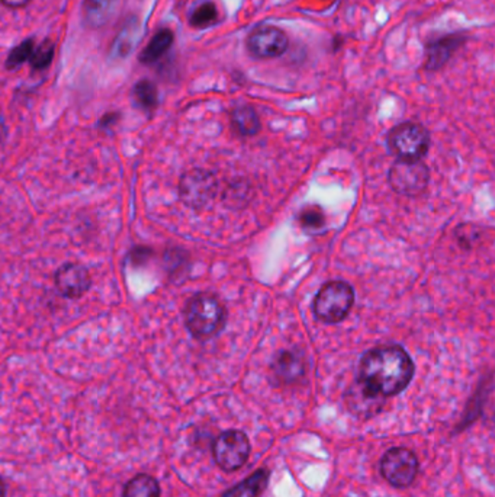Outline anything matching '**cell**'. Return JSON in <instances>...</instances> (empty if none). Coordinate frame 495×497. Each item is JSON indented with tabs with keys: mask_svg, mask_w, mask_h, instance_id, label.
<instances>
[{
	"mask_svg": "<svg viewBox=\"0 0 495 497\" xmlns=\"http://www.w3.org/2000/svg\"><path fill=\"white\" fill-rule=\"evenodd\" d=\"M227 313L221 301L211 294H196L184 306V324L196 339L213 337L226 326Z\"/></svg>",
	"mask_w": 495,
	"mask_h": 497,
	"instance_id": "2",
	"label": "cell"
},
{
	"mask_svg": "<svg viewBox=\"0 0 495 497\" xmlns=\"http://www.w3.org/2000/svg\"><path fill=\"white\" fill-rule=\"evenodd\" d=\"M35 47L36 45H35L34 38H28V40L22 41L21 44H18L8 56L6 67L9 70H15V69H19L25 62H29L34 54Z\"/></svg>",
	"mask_w": 495,
	"mask_h": 497,
	"instance_id": "21",
	"label": "cell"
},
{
	"mask_svg": "<svg viewBox=\"0 0 495 497\" xmlns=\"http://www.w3.org/2000/svg\"><path fill=\"white\" fill-rule=\"evenodd\" d=\"M387 145L398 160H422L430 149V132L422 124L408 121L388 132Z\"/></svg>",
	"mask_w": 495,
	"mask_h": 497,
	"instance_id": "4",
	"label": "cell"
},
{
	"mask_svg": "<svg viewBox=\"0 0 495 497\" xmlns=\"http://www.w3.org/2000/svg\"><path fill=\"white\" fill-rule=\"evenodd\" d=\"M391 188L404 197L423 193L430 182V171L423 160H397L388 172Z\"/></svg>",
	"mask_w": 495,
	"mask_h": 497,
	"instance_id": "5",
	"label": "cell"
},
{
	"mask_svg": "<svg viewBox=\"0 0 495 497\" xmlns=\"http://www.w3.org/2000/svg\"><path fill=\"white\" fill-rule=\"evenodd\" d=\"M231 124L240 136L252 137L256 136L262 128V123L254 108L250 105H241L232 109L231 112Z\"/></svg>",
	"mask_w": 495,
	"mask_h": 497,
	"instance_id": "15",
	"label": "cell"
},
{
	"mask_svg": "<svg viewBox=\"0 0 495 497\" xmlns=\"http://www.w3.org/2000/svg\"><path fill=\"white\" fill-rule=\"evenodd\" d=\"M213 451L218 467L231 472L241 468L249 461L252 445L244 432L227 431L215 439Z\"/></svg>",
	"mask_w": 495,
	"mask_h": 497,
	"instance_id": "6",
	"label": "cell"
},
{
	"mask_svg": "<svg viewBox=\"0 0 495 497\" xmlns=\"http://www.w3.org/2000/svg\"><path fill=\"white\" fill-rule=\"evenodd\" d=\"M418 458L407 448H392L381 459V472L394 487H408L418 474Z\"/></svg>",
	"mask_w": 495,
	"mask_h": 497,
	"instance_id": "7",
	"label": "cell"
},
{
	"mask_svg": "<svg viewBox=\"0 0 495 497\" xmlns=\"http://www.w3.org/2000/svg\"><path fill=\"white\" fill-rule=\"evenodd\" d=\"M267 483L269 471L266 468H260L254 471L250 477H247L241 483L222 493L221 497H257L265 492Z\"/></svg>",
	"mask_w": 495,
	"mask_h": 497,
	"instance_id": "14",
	"label": "cell"
},
{
	"mask_svg": "<svg viewBox=\"0 0 495 497\" xmlns=\"http://www.w3.org/2000/svg\"><path fill=\"white\" fill-rule=\"evenodd\" d=\"M54 54H56L54 44L48 40L43 41L40 45L35 47L34 54L29 60L31 67L35 70H44L49 67L54 60Z\"/></svg>",
	"mask_w": 495,
	"mask_h": 497,
	"instance_id": "23",
	"label": "cell"
},
{
	"mask_svg": "<svg viewBox=\"0 0 495 497\" xmlns=\"http://www.w3.org/2000/svg\"><path fill=\"white\" fill-rule=\"evenodd\" d=\"M300 224L308 232H318L326 226V214L318 205H308L300 213Z\"/></svg>",
	"mask_w": 495,
	"mask_h": 497,
	"instance_id": "22",
	"label": "cell"
},
{
	"mask_svg": "<svg viewBox=\"0 0 495 497\" xmlns=\"http://www.w3.org/2000/svg\"><path fill=\"white\" fill-rule=\"evenodd\" d=\"M346 403L354 415L369 417L379 413L385 404V397L376 394L357 378L346 393Z\"/></svg>",
	"mask_w": 495,
	"mask_h": 497,
	"instance_id": "12",
	"label": "cell"
},
{
	"mask_svg": "<svg viewBox=\"0 0 495 497\" xmlns=\"http://www.w3.org/2000/svg\"><path fill=\"white\" fill-rule=\"evenodd\" d=\"M459 36H448V38H443L440 41H436L435 44H431V47L428 48L427 67L430 70H436L437 67L443 66L450 58L452 53L459 47Z\"/></svg>",
	"mask_w": 495,
	"mask_h": 497,
	"instance_id": "18",
	"label": "cell"
},
{
	"mask_svg": "<svg viewBox=\"0 0 495 497\" xmlns=\"http://www.w3.org/2000/svg\"><path fill=\"white\" fill-rule=\"evenodd\" d=\"M173 41H175V34L171 32V29L169 28L158 29L154 34L152 41L148 43V45L141 51L138 60L143 64L156 63L157 60L162 58L170 50Z\"/></svg>",
	"mask_w": 495,
	"mask_h": 497,
	"instance_id": "16",
	"label": "cell"
},
{
	"mask_svg": "<svg viewBox=\"0 0 495 497\" xmlns=\"http://www.w3.org/2000/svg\"><path fill=\"white\" fill-rule=\"evenodd\" d=\"M162 489L158 481L148 474H138L123 487V497H160Z\"/></svg>",
	"mask_w": 495,
	"mask_h": 497,
	"instance_id": "17",
	"label": "cell"
},
{
	"mask_svg": "<svg viewBox=\"0 0 495 497\" xmlns=\"http://www.w3.org/2000/svg\"><path fill=\"white\" fill-rule=\"evenodd\" d=\"M481 237V232L479 228L472 226V224H465L461 226L459 228L456 230V240L462 247L471 249L475 246V243H478Z\"/></svg>",
	"mask_w": 495,
	"mask_h": 497,
	"instance_id": "24",
	"label": "cell"
},
{
	"mask_svg": "<svg viewBox=\"0 0 495 497\" xmlns=\"http://www.w3.org/2000/svg\"><path fill=\"white\" fill-rule=\"evenodd\" d=\"M135 104H137L144 111H153L158 104V90L157 86L150 80H140L134 86L132 90Z\"/></svg>",
	"mask_w": 495,
	"mask_h": 497,
	"instance_id": "20",
	"label": "cell"
},
{
	"mask_svg": "<svg viewBox=\"0 0 495 497\" xmlns=\"http://www.w3.org/2000/svg\"><path fill=\"white\" fill-rule=\"evenodd\" d=\"M29 2H31V0H2L3 6L10 8V9L23 8V6H27Z\"/></svg>",
	"mask_w": 495,
	"mask_h": 497,
	"instance_id": "25",
	"label": "cell"
},
{
	"mask_svg": "<svg viewBox=\"0 0 495 497\" xmlns=\"http://www.w3.org/2000/svg\"><path fill=\"white\" fill-rule=\"evenodd\" d=\"M306 372L305 355L298 349H285L271 363V374L279 384L298 383Z\"/></svg>",
	"mask_w": 495,
	"mask_h": 497,
	"instance_id": "11",
	"label": "cell"
},
{
	"mask_svg": "<svg viewBox=\"0 0 495 497\" xmlns=\"http://www.w3.org/2000/svg\"><path fill=\"white\" fill-rule=\"evenodd\" d=\"M414 377V362L400 345L369 349L359 363L357 378L382 397L402 393Z\"/></svg>",
	"mask_w": 495,
	"mask_h": 497,
	"instance_id": "1",
	"label": "cell"
},
{
	"mask_svg": "<svg viewBox=\"0 0 495 497\" xmlns=\"http://www.w3.org/2000/svg\"><path fill=\"white\" fill-rule=\"evenodd\" d=\"M219 18L218 8L211 0H204L197 5L189 16V22L193 28H208L214 25Z\"/></svg>",
	"mask_w": 495,
	"mask_h": 497,
	"instance_id": "19",
	"label": "cell"
},
{
	"mask_svg": "<svg viewBox=\"0 0 495 497\" xmlns=\"http://www.w3.org/2000/svg\"><path fill=\"white\" fill-rule=\"evenodd\" d=\"M245 45L249 53L258 60H274L287 53L289 47L288 35L274 25L257 27L247 36Z\"/></svg>",
	"mask_w": 495,
	"mask_h": 497,
	"instance_id": "8",
	"label": "cell"
},
{
	"mask_svg": "<svg viewBox=\"0 0 495 497\" xmlns=\"http://www.w3.org/2000/svg\"><path fill=\"white\" fill-rule=\"evenodd\" d=\"M217 192L215 178L201 169L188 172L180 182V197L191 208L200 210L211 201Z\"/></svg>",
	"mask_w": 495,
	"mask_h": 497,
	"instance_id": "9",
	"label": "cell"
},
{
	"mask_svg": "<svg viewBox=\"0 0 495 497\" xmlns=\"http://www.w3.org/2000/svg\"><path fill=\"white\" fill-rule=\"evenodd\" d=\"M353 306V287L344 281H330L317 293L313 301V311L319 322L336 324L349 316Z\"/></svg>",
	"mask_w": 495,
	"mask_h": 497,
	"instance_id": "3",
	"label": "cell"
},
{
	"mask_svg": "<svg viewBox=\"0 0 495 497\" xmlns=\"http://www.w3.org/2000/svg\"><path fill=\"white\" fill-rule=\"evenodd\" d=\"M118 0H83L82 15L90 29L102 28L112 18Z\"/></svg>",
	"mask_w": 495,
	"mask_h": 497,
	"instance_id": "13",
	"label": "cell"
},
{
	"mask_svg": "<svg viewBox=\"0 0 495 497\" xmlns=\"http://www.w3.org/2000/svg\"><path fill=\"white\" fill-rule=\"evenodd\" d=\"M92 285L89 271L79 263H66L56 274V287L66 298H80Z\"/></svg>",
	"mask_w": 495,
	"mask_h": 497,
	"instance_id": "10",
	"label": "cell"
}]
</instances>
